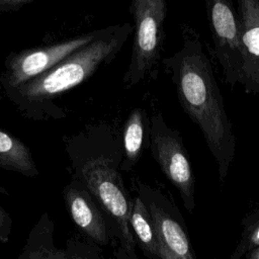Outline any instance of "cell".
<instances>
[{"label":"cell","instance_id":"cell-1","mask_svg":"<svg viewBox=\"0 0 259 259\" xmlns=\"http://www.w3.org/2000/svg\"><path fill=\"white\" fill-rule=\"evenodd\" d=\"M72 178L86 187L110 219L123 259H138L136 239L130 226L133 198L121 175V137L101 121L65 139Z\"/></svg>","mask_w":259,"mask_h":259},{"label":"cell","instance_id":"cell-2","mask_svg":"<svg viewBox=\"0 0 259 259\" xmlns=\"http://www.w3.org/2000/svg\"><path fill=\"white\" fill-rule=\"evenodd\" d=\"M176 88L181 107L198 125L224 181L236 152V138L211 63L197 34L183 32V45L162 60Z\"/></svg>","mask_w":259,"mask_h":259},{"label":"cell","instance_id":"cell-3","mask_svg":"<svg viewBox=\"0 0 259 259\" xmlns=\"http://www.w3.org/2000/svg\"><path fill=\"white\" fill-rule=\"evenodd\" d=\"M133 30L134 26L127 22L102 28L93 41L27 83L4 92L5 96L26 118L47 121L66 117L55 101L89 79L101 66L109 64L121 51Z\"/></svg>","mask_w":259,"mask_h":259},{"label":"cell","instance_id":"cell-4","mask_svg":"<svg viewBox=\"0 0 259 259\" xmlns=\"http://www.w3.org/2000/svg\"><path fill=\"white\" fill-rule=\"evenodd\" d=\"M130 12L134 19V41L123 76L127 88L142 82L160 60L167 3L164 0H134Z\"/></svg>","mask_w":259,"mask_h":259},{"label":"cell","instance_id":"cell-5","mask_svg":"<svg viewBox=\"0 0 259 259\" xmlns=\"http://www.w3.org/2000/svg\"><path fill=\"white\" fill-rule=\"evenodd\" d=\"M149 141L153 158L191 213L195 208V177L182 137L156 112L150 117Z\"/></svg>","mask_w":259,"mask_h":259},{"label":"cell","instance_id":"cell-6","mask_svg":"<svg viewBox=\"0 0 259 259\" xmlns=\"http://www.w3.org/2000/svg\"><path fill=\"white\" fill-rule=\"evenodd\" d=\"M137 195L147 206L159 246V259H197L185 221L176 204L161 190L140 180Z\"/></svg>","mask_w":259,"mask_h":259},{"label":"cell","instance_id":"cell-7","mask_svg":"<svg viewBox=\"0 0 259 259\" xmlns=\"http://www.w3.org/2000/svg\"><path fill=\"white\" fill-rule=\"evenodd\" d=\"M101 29L92 30L52 45L11 52L0 75L3 92L17 88L49 71L68 56L97 38Z\"/></svg>","mask_w":259,"mask_h":259},{"label":"cell","instance_id":"cell-8","mask_svg":"<svg viewBox=\"0 0 259 259\" xmlns=\"http://www.w3.org/2000/svg\"><path fill=\"white\" fill-rule=\"evenodd\" d=\"M206 12L214 53L226 81L233 87L241 83L244 47L238 15L228 0H207Z\"/></svg>","mask_w":259,"mask_h":259},{"label":"cell","instance_id":"cell-9","mask_svg":"<svg viewBox=\"0 0 259 259\" xmlns=\"http://www.w3.org/2000/svg\"><path fill=\"white\" fill-rule=\"evenodd\" d=\"M63 197L74 224L97 245H108L111 241L110 230L89 190L72 178L63 190Z\"/></svg>","mask_w":259,"mask_h":259},{"label":"cell","instance_id":"cell-10","mask_svg":"<svg viewBox=\"0 0 259 259\" xmlns=\"http://www.w3.org/2000/svg\"><path fill=\"white\" fill-rule=\"evenodd\" d=\"M238 18L244 47L241 84L259 99V0L238 1Z\"/></svg>","mask_w":259,"mask_h":259},{"label":"cell","instance_id":"cell-11","mask_svg":"<svg viewBox=\"0 0 259 259\" xmlns=\"http://www.w3.org/2000/svg\"><path fill=\"white\" fill-rule=\"evenodd\" d=\"M55 225L48 212H42L30 230L16 259H86L73 249H59L54 239Z\"/></svg>","mask_w":259,"mask_h":259},{"label":"cell","instance_id":"cell-12","mask_svg":"<svg viewBox=\"0 0 259 259\" xmlns=\"http://www.w3.org/2000/svg\"><path fill=\"white\" fill-rule=\"evenodd\" d=\"M0 168L27 178H34L39 174L29 147L2 128H0Z\"/></svg>","mask_w":259,"mask_h":259},{"label":"cell","instance_id":"cell-13","mask_svg":"<svg viewBox=\"0 0 259 259\" xmlns=\"http://www.w3.org/2000/svg\"><path fill=\"white\" fill-rule=\"evenodd\" d=\"M148 123L147 112L141 107L131 110L121 134L123 158L121 172H131L139 162L145 145V133Z\"/></svg>","mask_w":259,"mask_h":259},{"label":"cell","instance_id":"cell-14","mask_svg":"<svg viewBox=\"0 0 259 259\" xmlns=\"http://www.w3.org/2000/svg\"><path fill=\"white\" fill-rule=\"evenodd\" d=\"M130 226L137 244L150 259H159V246L151 214L139 195L133 198Z\"/></svg>","mask_w":259,"mask_h":259},{"label":"cell","instance_id":"cell-15","mask_svg":"<svg viewBox=\"0 0 259 259\" xmlns=\"http://www.w3.org/2000/svg\"><path fill=\"white\" fill-rule=\"evenodd\" d=\"M259 246V206L242 221V231L235 250L229 259H241L247 252Z\"/></svg>","mask_w":259,"mask_h":259},{"label":"cell","instance_id":"cell-16","mask_svg":"<svg viewBox=\"0 0 259 259\" xmlns=\"http://www.w3.org/2000/svg\"><path fill=\"white\" fill-rule=\"evenodd\" d=\"M1 194H7V191L0 185V195ZM12 219L3 207L0 199V244L6 243L9 240L12 232Z\"/></svg>","mask_w":259,"mask_h":259},{"label":"cell","instance_id":"cell-17","mask_svg":"<svg viewBox=\"0 0 259 259\" xmlns=\"http://www.w3.org/2000/svg\"><path fill=\"white\" fill-rule=\"evenodd\" d=\"M33 1L34 0H0V12H15Z\"/></svg>","mask_w":259,"mask_h":259},{"label":"cell","instance_id":"cell-18","mask_svg":"<svg viewBox=\"0 0 259 259\" xmlns=\"http://www.w3.org/2000/svg\"><path fill=\"white\" fill-rule=\"evenodd\" d=\"M244 257L245 259H259V246L247 252Z\"/></svg>","mask_w":259,"mask_h":259},{"label":"cell","instance_id":"cell-19","mask_svg":"<svg viewBox=\"0 0 259 259\" xmlns=\"http://www.w3.org/2000/svg\"><path fill=\"white\" fill-rule=\"evenodd\" d=\"M228 259H229V258H228Z\"/></svg>","mask_w":259,"mask_h":259}]
</instances>
